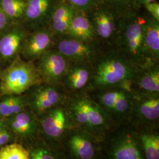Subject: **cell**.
<instances>
[{"mask_svg":"<svg viewBox=\"0 0 159 159\" xmlns=\"http://www.w3.org/2000/svg\"><path fill=\"white\" fill-rule=\"evenodd\" d=\"M0 6L7 17L18 18L24 14L27 3L24 0H1Z\"/></svg>","mask_w":159,"mask_h":159,"instance_id":"cell-26","label":"cell"},{"mask_svg":"<svg viewBox=\"0 0 159 159\" xmlns=\"http://www.w3.org/2000/svg\"><path fill=\"white\" fill-rule=\"evenodd\" d=\"M35 64L43 83L53 85H61V83L70 63L63 56L52 48L37 60Z\"/></svg>","mask_w":159,"mask_h":159,"instance_id":"cell-13","label":"cell"},{"mask_svg":"<svg viewBox=\"0 0 159 159\" xmlns=\"http://www.w3.org/2000/svg\"><path fill=\"white\" fill-rule=\"evenodd\" d=\"M145 22L146 17L135 11L121 16L110 48L136 71L156 64L151 60L145 46Z\"/></svg>","mask_w":159,"mask_h":159,"instance_id":"cell-1","label":"cell"},{"mask_svg":"<svg viewBox=\"0 0 159 159\" xmlns=\"http://www.w3.org/2000/svg\"><path fill=\"white\" fill-rule=\"evenodd\" d=\"M0 159H30V155L22 144L13 142L0 148Z\"/></svg>","mask_w":159,"mask_h":159,"instance_id":"cell-24","label":"cell"},{"mask_svg":"<svg viewBox=\"0 0 159 159\" xmlns=\"http://www.w3.org/2000/svg\"><path fill=\"white\" fill-rule=\"evenodd\" d=\"M144 42L148 56L153 63L159 64V21L146 17Z\"/></svg>","mask_w":159,"mask_h":159,"instance_id":"cell-21","label":"cell"},{"mask_svg":"<svg viewBox=\"0 0 159 159\" xmlns=\"http://www.w3.org/2000/svg\"><path fill=\"white\" fill-rule=\"evenodd\" d=\"M13 142L16 140L11 131L4 120H0V148Z\"/></svg>","mask_w":159,"mask_h":159,"instance_id":"cell-29","label":"cell"},{"mask_svg":"<svg viewBox=\"0 0 159 159\" xmlns=\"http://www.w3.org/2000/svg\"><path fill=\"white\" fill-rule=\"evenodd\" d=\"M102 146L103 159H145L137 133L129 125L113 128Z\"/></svg>","mask_w":159,"mask_h":159,"instance_id":"cell-6","label":"cell"},{"mask_svg":"<svg viewBox=\"0 0 159 159\" xmlns=\"http://www.w3.org/2000/svg\"><path fill=\"white\" fill-rule=\"evenodd\" d=\"M130 91L133 93L159 94V64L137 71Z\"/></svg>","mask_w":159,"mask_h":159,"instance_id":"cell-17","label":"cell"},{"mask_svg":"<svg viewBox=\"0 0 159 159\" xmlns=\"http://www.w3.org/2000/svg\"><path fill=\"white\" fill-rule=\"evenodd\" d=\"M28 1H29V0H28Z\"/></svg>","mask_w":159,"mask_h":159,"instance_id":"cell-35","label":"cell"},{"mask_svg":"<svg viewBox=\"0 0 159 159\" xmlns=\"http://www.w3.org/2000/svg\"><path fill=\"white\" fill-rule=\"evenodd\" d=\"M25 95L27 108L37 117L51 108L62 106L68 96L61 85L44 83L34 85Z\"/></svg>","mask_w":159,"mask_h":159,"instance_id":"cell-11","label":"cell"},{"mask_svg":"<svg viewBox=\"0 0 159 159\" xmlns=\"http://www.w3.org/2000/svg\"><path fill=\"white\" fill-rule=\"evenodd\" d=\"M87 15L94 29L97 40L106 48H110L117 33L120 17L102 4Z\"/></svg>","mask_w":159,"mask_h":159,"instance_id":"cell-12","label":"cell"},{"mask_svg":"<svg viewBox=\"0 0 159 159\" xmlns=\"http://www.w3.org/2000/svg\"><path fill=\"white\" fill-rule=\"evenodd\" d=\"M52 0H29L25 15L34 29L47 27L51 18Z\"/></svg>","mask_w":159,"mask_h":159,"instance_id":"cell-18","label":"cell"},{"mask_svg":"<svg viewBox=\"0 0 159 159\" xmlns=\"http://www.w3.org/2000/svg\"><path fill=\"white\" fill-rule=\"evenodd\" d=\"M56 35L48 26L34 30L27 35L23 43L21 52L24 60H37L46 51L52 49L54 44Z\"/></svg>","mask_w":159,"mask_h":159,"instance_id":"cell-15","label":"cell"},{"mask_svg":"<svg viewBox=\"0 0 159 159\" xmlns=\"http://www.w3.org/2000/svg\"><path fill=\"white\" fill-rule=\"evenodd\" d=\"M87 93L102 108L114 127L129 124L133 102L130 91L119 87L93 90Z\"/></svg>","mask_w":159,"mask_h":159,"instance_id":"cell-4","label":"cell"},{"mask_svg":"<svg viewBox=\"0 0 159 159\" xmlns=\"http://www.w3.org/2000/svg\"><path fill=\"white\" fill-rule=\"evenodd\" d=\"M61 149L66 159H103L102 140L77 127L67 132Z\"/></svg>","mask_w":159,"mask_h":159,"instance_id":"cell-8","label":"cell"},{"mask_svg":"<svg viewBox=\"0 0 159 159\" xmlns=\"http://www.w3.org/2000/svg\"><path fill=\"white\" fill-rule=\"evenodd\" d=\"M53 49L65 57L70 64H91L106 48L98 41H85L68 35L55 36Z\"/></svg>","mask_w":159,"mask_h":159,"instance_id":"cell-7","label":"cell"},{"mask_svg":"<svg viewBox=\"0 0 159 159\" xmlns=\"http://www.w3.org/2000/svg\"><path fill=\"white\" fill-rule=\"evenodd\" d=\"M27 35L25 31L18 29L4 34L0 39V57L9 60L16 56L21 50Z\"/></svg>","mask_w":159,"mask_h":159,"instance_id":"cell-20","label":"cell"},{"mask_svg":"<svg viewBox=\"0 0 159 159\" xmlns=\"http://www.w3.org/2000/svg\"><path fill=\"white\" fill-rule=\"evenodd\" d=\"M144 7L146 8L151 17L159 21V4L158 2L154 1L148 4Z\"/></svg>","mask_w":159,"mask_h":159,"instance_id":"cell-30","label":"cell"},{"mask_svg":"<svg viewBox=\"0 0 159 159\" xmlns=\"http://www.w3.org/2000/svg\"><path fill=\"white\" fill-rule=\"evenodd\" d=\"M77 11L88 14L100 4V0H67Z\"/></svg>","mask_w":159,"mask_h":159,"instance_id":"cell-28","label":"cell"},{"mask_svg":"<svg viewBox=\"0 0 159 159\" xmlns=\"http://www.w3.org/2000/svg\"><path fill=\"white\" fill-rule=\"evenodd\" d=\"M64 105L74 127L102 140L114 128L102 108L87 93L68 96Z\"/></svg>","mask_w":159,"mask_h":159,"instance_id":"cell-2","label":"cell"},{"mask_svg":"<svg viewBox=\"0 0 159 159\" xmlns=\"http://www.w3.org/2000/svg\"><path fill=\"white\" fill-rule=\"evenodd\" d=\"M1 97H2V96H1V91H0V98H1Z\"/></svg>","mask_w":159,"mask_h":159,"instance_id":"cell-34","label":"cell"},{"mask_svg":"<svg viewBox=\"0 0 159 159\" xmlns=\"http://www.w3.org/2000/svg\"><path fill=\"white\" fill-rule=\"evenodd\" d=\"M67 35L85 41H97L90 19L87 15L76 11L72 18Z\"/></svg>","mask_w":159,"mask_h":159,"instance_id":"cell-19","label":"cell"},{"mask_svg":"<svg viewBox=\"0 0 159 159\" xmlns=\"http://www.w3.org/2000/svg\"><path fill=\"white\" fill-rule=\"evenodd\" d=\"M134 1V6H135V7H136V4L137 2H138V1L139 0H133Z\"/></svg>","mask_w":159,"mask_h":159,"instance_id":"cell-33","label":"cell"},{"mask_svg":"<svg viewBox=\"0 0 159 159\" xmlns=\"http://www.w3.org/2000/svg\"><path fill=\"white\" fill-rule=\"evenodd\" d=\"M8 21V17L0 6V31L6 28Z\"/></svg>","mask_w":159,"mask_h":159,"instance_id":"cell-31","label":"cell"},{"mask_svg":"<svg viewBox=\"0 0 159 159\" xmlns=\"http://www.w3.org/2000/svg\"><path fill=\"white\" fill-rule=\"evenodd\" d=\"M4 120L11 131L16 142L25 146L40 137L37 117L27 108Z\"/></svg>","mask_w":159,"mask_h":159,"instance_id":"cell-14","label":"cell"},{"mask_svg":"<svg viewBox=\"0 0 159 159\" xmlns=\"http://www.w3.org/2000/svg\"><path fill=\"white\" fill-rule=\"evenodd\" d=\"M136 131L145 159H159V129Z\"/></svg>","mask_w":159,"mask_h":159,"instance_id":"cell-22","label":"cell"},{"mask_svg":"<svg viewBox=\"0 0 159 159\" xmlns=\"http://www.w3.org/2000/svg\"><path fill=\"white\" fill-rule=\"evenodd\" d=\"M132 94L129 125L136 131L159 129V94Z\"/></svg>","mask_w":159,"mask_h":159,"instance_id":"cell-10","label":"cell"},{"mask_svg":"<svg viewBox=\"0 0 159 159\" xmlns=\"http://www.w3.org/2000/svg\"><path fill=\"white\" fill-rule=\"evenodd\" d=\"M100 2L120 17L136 8L133 0H100Z\"/></svg>","mask_w":159,"mask_h":159,"instance_id":"cell-25","label":"cell"},{"mask_svg":"<svg viewBox=\"0 0 159 159\" xmlns=\"http://www.w3.org/2000/svg\"><path fill=\"white\" fill-rule=\"evenodd\" d=\"M30 159H66L61 148L52 147L41 138L25 145Z\"/></svg>","mask_w":159,"mask_h":159,"instance_id":"cell-23","label":"cell"},{"mask_svg":"<svg viewBox=\"0 0 159 159\" xmlns=\"http://www.w3.org/2000/svg\"><path fill=\"white\" fill-rule=\"evenodd\" d=\"M41 83L34 62L17 56L0 74V91L2 96L22 95Z\"/></svg>","mask_w":159,"mask_h":159,"instance_id":"cell-5","label":"cell"},{"mask_svg":"<svg viewBox=\"0 0 159 159\" xmlns=\"http://www.w3.org/2000/svg\"><path fill=\"white\" fill-rule=\"evenodd\" d=\"M93 74V65L70 64L61 83L68 96L88 93Z\"/></svg>","mask_w":159,"mask_h":159,"instance_id":"cell-16","label":"cell"},{"mask_svg":"<svg viewBox=\"0 0 159 159\" xmlns=\"http://www.w3.org/2000/svg\"><path fill=\"white\" fill-rule=\"evenodd\" d=\"M154 1H156V0H139L138 2H137L136 8H137L142 6H144L148 4L153 2Z\"/></svg>","mask_w":159,"mask_h":159,"instance_id":"cell-32","label":"cell"},{"mask_svg":"<svg viewBox=\"0 0 159 159\" xmlns=\"http://www.w3.org/2000/svg\"><path fill=\"white\" fill-rule=\"evenodd\" d=\"M76 11L70 4H60L57 5L52 10L50 23L58 22L69 16H73Z\"/></svg>","mask_w":159,"mask_h":159,"instance_id":"cell-27","label":"cell"},{"mask_svg":"<svg viewBox=\"0 0 159 159\" xmlns=\"http://www.w3.org/2000/svg\"><path fill=\"white\" fill-rule=\"evenodd\" d=\"M40 138L52 147L61 148L64 138L74 127L64 105L57 106L37 117Z\"/></svg>","mask_w":159,"mask_h":159,"instance_id":"cell-9","label":"cell"},{"mask_svg":"<svg viewBox=\"0 0 159 159\" xmlns=\"http://www.w3.org/2000/svg\"><path fill=\"white\" fill-rule=\"evenodd\" d=\"M137 71L112 48H106L93 65L88 92L101 89L122 87L130 91Z\"/></svg>","mask_w":159,"mask_h":159,"instance_id":"cell-3","label":"cell"}]
</instances>
